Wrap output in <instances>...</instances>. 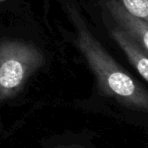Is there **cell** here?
Returning <instances> with one entry per match:
<instances>
[{"instance_id": "52a82bcc", "label": "cell", "mask_w": 148, "mask_h": 148, "mask_svg": "<svg viewBox=\"0 0 148 148\" xmlns=\"http://www.w3.org/2000/svg\"><path fill=\"white\" fill-rule=\"evenodd\" d=\"M2 1H5V0H0V2H2Z\"/></svg>"}, {"instance_id": "7a4b0ae2", "label": "cell", "mask_w": 148, "mask_h": 148, "mask_svg": "<svg viewBox=\"0 0 148 148\" xmlns=\"http://www.w3.org/2000/svg\"><path fill=\"white\" fill-rule=\"evenodd\" d=\"M45 63L43 52L22 41L0 42V103L15 97Z\"/></svg>"}, {"instance_id": "5b68a950", "label": "cell", "mask_w": 148, "mask_h": 148, "mask_svg": "<svg viewBox=\"0 0 148 148\" xmlns=\"http://www.w3.org/2000/svg\"><path fill=\"white\" fill-rule=\"evenodd\" d=\"M130 15L148 24V0H118Z\"/></svg>"}, {"instance_id": "277c9868", "label": "cell", "mask_w": 148, "mask_h": 148, "mask_svg": "<svg viewBox=\"0 0 148 148\" xmlns=\"http://www.w3.org/2000/svg\"><path fill=\"white\" fill-rule=\"evenodd\" d=\"M110 35L126 55L132 66L148 82V53L143 50L125 31L116 24L110 28Z\"/></svg>"}, {"instance_id": "8992f818", "label": "cell", "mask_w": 148, "mask_h": 148, "mask_svg": "<svg viewBox=\"0 0 148 148\" xmlns=\"http://www.w3.org/2000/svg\"><path fill=\"white\" fill-rule=\"evenodd\" d=\"M53 148H87L80 144H66V145H57Z\"/></svg>"}, {"instance_id": "6da1fadb", "label": "cell", "mask_w": 148, "mask_h": 148, "mask_svg": "<svg viewBox=\"0 0 148 148\" xmlns=\"http://www.w3.org/2000/svg\"><path fill=\"white\" fill-rule=\"evenodd\" d=\"M76 24L77 45L101 90L126 107L148 113L147 89L108 53L80 18H76Z\"/></svg>"}, {"instance_id": "3957f363", "label": "cell", "mask_w": 148, "mask_h": 148, "mask_svg": "<svg viewBox=\"0 0 148 148\" xmlns=\"http://www.w3.org/2000/svg\"><path fill=\"white\" fill-rule=\"evenodd\" d=\"M106 9L116 24L148 53V24L130 15L118 0H107Z\"/></svg>"}]
</instances>
